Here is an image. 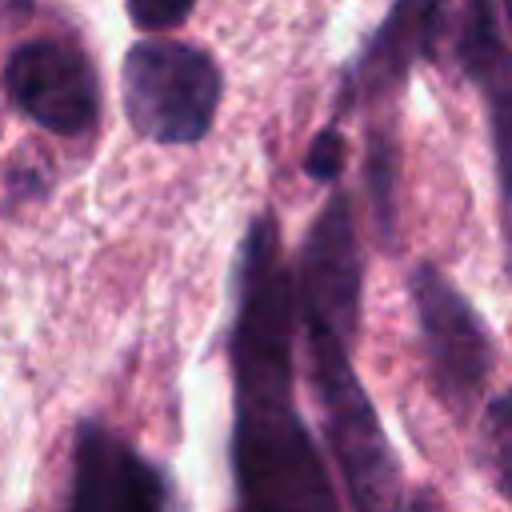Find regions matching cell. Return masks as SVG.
I'll use <instances>...</instances> for the list:
<instances>
[{
  "mask_svg": "<svg viewBox=\"0 0 512 512\" xmlns=\"http://www.w3.org/2000/svg\"><path fill=\"white\" fill-rule=\"evenodd\" d=\"M296 272L272 212L248 224L236 268L232 368V480L236 512H340L328 468L296 408Z\"/></svg>",
  "mask_w": 512,
  "mask_h": 512,
  "instance_id": "obj_1",
  "label": "cell"
},
{
  "mask_svg": "<svg viewBox=\"0 0 512 512\" xmlns=\"http://www.w3.org/2000/svg\"><path fill=\"white\" fill-rule=\"evenodd\" d=\"M304 352H308V380L320 404L324 440L340 468L352 512H400L404 508L400 460L348 360V344L328 328H304Z\"/></svg>",
  "mask_w": 512,
  "mask_h": 512,
  "instance_id": "obj_2",
  "label": "cell"
},
{
  "mask_svg": "<svg viewBox=\"0 0 512 512\" xmlns=\"http://www.w3.org/2000/svg\"><path fill=\"white\" fill-rule=\"evenodd\" d=\"M220 92V68L204 48L180 40H140L124 56V112L144 140H204L216 120Z\"/></svg>",
  "mask_w": 512,
  "mask_h": 512,
  "instance_id": "obj_3",
  "label": "cell"
},
{
  "mask_svg": "<svg viewBox=\"0 0 512 512\" xmlns=\"http://www.w3.org/2000/svg\"><path fill=\"white\" fill-rule=\"evenodd\" d=\"M412 304L432 392L456 420H464L492 376V336L480 312L468 304V296L436 264H420L412 272Z\"/></svg>",
  "mask_w": 512,
  "mask_h": 512,
  "instance_id": "obj_4",
  "label": "cell"
},
{
  "mask_svg": "<svg viewBox=\"0 0 512 512\" xmlns=\"http://www.w3.org/2000/svg\"><path fill=\"white\" fill-rule=\"evenodd\" d=\"M360 284H364V256H360L352 200L344 192H332L320 216L312 220L296 260L300 328H328L344 344H352L360 328Z\"/></svg>",
  "mask_w": 512,
  "mask_h": 512,
  "instance_id": "obj_5",
  "label": "cell"
},
{
  "mask_svg": "<svg viewBox=\"0 0 512 512\" xmlns=\"http://www.w3.org/2000/svg\"><path fill=\"white\" fill-rule=\"evenodd\" d=\"M8 100L56 136H84L100 120V80L68 40H28L4 64Z\"/></svg>",
  "mask_w": 512,
  "mask_h": 512,
  "instance_id": "obj_6",
  "label": "cell"
},
{
  "mask_svg": "<svg viewBox=\"0 0 512 512\" xmlns=\"http://www.w3.org/2000/svg\"><path fill=\"white\" fill-rule=\"evenodd\" d=\"M64 512H168V480L140 448L100 420H80L72 436Z\"/></svg>",
  "mask_w": 512,
  "mask_h": 512,
  "instance_id": "obj_7",
  "label": "cell"
},
{
  "mask_svg": "<svg viewBox=\"0 0 512 512\" xmlns=\"http://www.w3.org/2000/svg\"><path fill=\"white\" fill-rule=\"evenodd\" d=\"M460 64L476 80L488 104L492 120V144H496V172H500V220L504 240L512 256V52L492 28L488 0H468L464 28H460Z\"/></svg>",
  "mask_w": 512,
  "mask_h": 512,
  "instance_id": "obj_8",
  "label": "cell"
},
{
  "mask_svg": "<svg viewBox=\"0 0 512 512\" xmlns=\"http://www.w3.org/2000/svg\"><path fill=\"white\" fill-rule=\"evenodd\" d=\"M440 12L444 0H396L388 20L356 60V68L348 72L340 104L348 108L352 100H380L384 92H392L408 76V68L432 52L440 32Z\"/></svg>",
  "mask_w": 512,
  "mask_h": 512,
  "instance_id": "obj_9",
  "label": "cell"
},
{
  "mask_svg": "<svg viewBox=\"0 0 512 512\" xmlns=\"http://www.w3.org/2000/svg\"><path fill=\"white\" fill-rule=\"evenodd\" d=\"M48 192H52V168L40 152H16L4 164V176H0V212L4 216L28 212L32 204L48 200Z\"/></svg>",
  "mask_w": 512,
  "mask_h": 512,
  "instance_id": "obj_10",
  "label": "cell"
},
{
  "mask_svg": "<svg viewBox=\"0 0 512 512\" xmlns=\"http://www.w3.org/2000/svg\"><path fill=\"white\" fill-rule=\"evenodd\" d=\"M364 180H368L376 228H380V236H392V224H396V148H392V136H380V132L372 136Z\"/></svg>",
  "mask_w": 512,
  "mask_h": 512,
  "instance_id": "obj_11",
  "label": "cell"
},
{
  "mask_svg": "<svg viewBox=\"0 0 512 512\" xmlns=\"http://www.w3.org/2000/svg\"><path fill=\"white\" fill-rule=\"evenodd\" d=\"M484 448H488V464H492L496 488L512 504V388L500 400L488 404V416H484Z\"/></svg>",
  "mask_w": 512,
  "mask_h": 512,
  "instance_id": "obj_12",
  "label": "cell"
},
{
  "mask_svg": "<svg viewBox=\"0 0 512 512\" xmlns=\"http://www.w3.org/2000/svg\"><path fill=\"white\" fill-rule=\"evenodd\" d=\"M344 156H348V144L340 136V128H320L308 144V156H304V172L320 184H332L344 168Z\"/></svg>",
  "mask_w": 512,
  "mask_h": 512,
  "instance_id": "obj_13",
  "label": "cell"
},
{
  "mask_svg": "<svg viewBox=\"0 0 512 512\" xmlns=\"http://www.w3.org/2000/svg\"><path fill=\"white\" fill-rule=\"evenodd\" d=\"M192 8H196V0H128V12L136 20V28H144V32L176 28Z\"/></svg>",
  "mask_w": 512,
  "mask_h": 512,
  "instance_id": "obj_14",
  "label": "cell"
},
{
  "mask_svg": "<svg viewBox=\"0 0 512 512\" xmlns=\"http://www.w3.org/2000/svg\"><path fill=\"white\" fill-rule=\"evenodd\" d=\"M408 512H440V504H436V492H416L412 496V504H408Z\"/></svg>",
  "mask_w": 512,
  "mask_h": 512,
  "instance_id": "obj_15",
  "label": "cell"
},
{
  "mask_svg": "<svg viewBox=\"0 0 512 512\" xmlns=\"http://www.w3.org/2000/svg\"><path fill=\"white\" fill-rule=\"evenodd\" d=\"M504 4V16H508V28H512V0H500Z\"/></svg>",
  "mask_w": 512,
  "mask_h": 512,
  "instance_id": "obj_16",
  "label": "cell"
}]
</instances>
